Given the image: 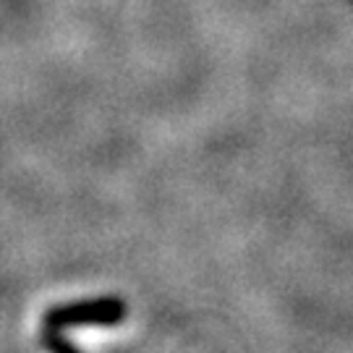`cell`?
I'll return each instance as SVG.
<instances>
[{"instance_id":"cell-1","label":"cell","mask_w":353,"mask_h":353,"mask_svg":"<svg viewBox=\"0 0 353 353\" xmlns=\"http://www.w3.org/2000/svg\"><path fill=\"white\" fill-rule=\"evenodd\" d=\"M126 319V303L121 299H94V301H76L52 306L45 314V327L65 330L76 325H102L113 327Z\"/></svg>"},{"instance_id":"cell-2","label":"cell","mask_w":353,"mask_h":353,"mask_svg":"<svg viewBox=\"0 0 353 353\" xmlns=\"http://www.w3.org/2000/svg\"><path fill=\"white\" fill-rule=\"evenodd\" d=\"M42 348L48 353H79L74 348V343L65 341L63 335H61V330H52V327H45L42 330Z\"/></svg>"}]
</instances>
